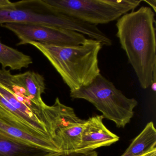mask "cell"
I'll use <instances>...</instances> for the list:
<instances>
[{"label":"cell","mask_w":156,"mask_h":156,"mask_svg":"<svg viewBox=\"0 0 156 156\" xmlns=\"http://www.w3.org/2000/svg\"><path fill=\"white\" fill-rule=\"evenodd\" d=\"M155 23L151 8L142 6L121 16L116 24L117 37L144 89L156 80Z\"/></svg>","instance_id":"1"},{"label":"cell","mask_w":156,"mask_h":156,"mask_svg":"<svg viewBox=\"0 0 156 156\" xmlns=\"http://www.w3.org/2000/svg\"><path fill=\"white\" fill-rule=\"evenodd\" d=\"M29 44L47 58L70 92L88 86L100 74L98 55L103 45L98 41L87 39L83 44L66 47L35 42Z\"/></svg>","instance_id":"2"},{"label":"cell","mask_w":156,"mask_h":156,"mask_svg":"<svg viewBox=\"0 0 156 156\" xmlns=\"http://www.w3.org/2000/svg\"><path fill=\"white\" fill-rule=\"evenodd\" d=\"M10 23L54 27L87 36L93 30V25L55 11L43 0L17 2L0 0V24Z\"/></svg>","instance_id":"3"},{"label":"cell","mask_w":156,"mask_h":156,"mask_svg":"<svg viewBox=\"0 0 156 156\" xmlns=\"http://www.w3.org/2000/svg\"><path fill=\"white\" fill-rule=\"evenodd\" d=\"M70 97L90 102L104 118L113 121L118 128H124L129 123L138 105L136 99L126 97L101 74L88 86L70 92Z\"/></svg>","instance_id":"4"},{"label":"cell","mask_w":156,"mask_h":156,"mask_svg":"<svg viewBox=\"0 0 156 156\" xmlns=\"http://www.w3.org/2000/svg\"><path fill=\"white\" fill-rule=\"evenodd\" d=\"M55 11L88 24H106L134 11L138 0H43Z\"/></svg>","instance_id":"5"},{"label":"cell","mask_w":156,"mask_h":156,"mask_svg":"<svg viewBox=\"0 0 156 156\" xmlns=\"http://www.w3.org/2000/svg\"><path fill=\"white\" fill-rule=\"evenodd\" d=\"M0 94L27 118L51 132L58 112L54 105L41 107L30 98L10 70L0 69Z\"/></svg>","instance_id":"6"},{"label":"cell","mask_w":156,"mask_h":156,"mask_svg":"<svg viewBox=\"0 0 156 156\" xmlns=\"http://www.w3.org/2000/svg\"><path fill=\"white\" fill-rule=\"evenodd\" d=\"M1 26L12 32L19 38L17 45L35 42L61 47L76 46L84 43L87 39L84 35L76 32L43 25L10 23Z\"/></svg>","instance_id":"7"},{"label":"cell","mask_w":156,"mask_h":156,"mask_svg":"<svg viewBox=\"0 0 156 156\" xmlns=\"http://www.w3.org/2000/svg\"><path fill=\"white\" fill-rule=\"evenodd\" d=\"M85 121L76 116L73 108L65 105L55 133V142L60 151H76Z\"/></svg>","instance_id":"8"},{"label":"cell","mask_w":156,"mask_h":156,"mask_svg":"<svg viewBox=\"0 0 156 156\" xmlns=\"http://www.w3.org/2000/svg\"><path fill=\"white\" fill-rule=\"evenodd\" d=\"M103 115H95L86 120L81 141L76 151H92L109 146L118 141L119 137L108 130L103 123Z\"/></svg>","instance_id":"9"},{"label":"cell","mask_w":156,"mask_h":156,"mask_svg":"<svg viewBox=\"0 0 156 156\" xmlns=\"http://www.w3.org/2000/svg\"><path fill=\"white\" fill-rule=\"evenodd\" d=\"M0 120L34 136L53 140L45 128L27 118L0 94Z\"/></svg>","instance_id":"10"},{"label":"cell","mask_w":156,"mask_h":156,"mask_svg":"<svg viewBox=\"0 0 156 156\" xmlns=\"http://www.w3.org/2000/svg\"><path fill=\"white\" fill-rule=\"evenodd\" d=\"M0 134L13 140L43 149L49 152L60 151L52 140L34 136L1 120H0Z\"/></svg>","instance_id":"11"},{"label":"cell","mask_w":156,"mask_h":156,"mask_svg":"<svg viewBox=\"0 0 156 156\" xmlns=\"http://www.w3.org/2000/svg\"><path fill=\"white\" fill-rule=\"evenodd\" d=\"M156 152V129L154 123L147 124L121 156H145Z\"/></svg>","instance_id":"12"},{"label":"cell","mask_w":156,"mask_h":156,"mask_svg":"<svg viewBox=\"0 0 156 156\" xmlns=\"http://www.w3.org/2000/svg\"><path fill=\"white\" fill-rule=\"evenodd\" d=\"M15 76L34 104L41 107L46 106L47 105L42 98L46 88L45 80L42 75L34 72L27 71L15 75Z\"/></svg>","instance_id":"13"},{"label":"cell","mask_w":156,"mask_h":156,"mask_svg":"<svg viewBox=\"0 0 156 156\" xmlns=\"http://www.w3.org/2000/svg\"><path fill=\"white\" fill-rule=\"evenodd\" d=\"M49 151L11 139L0 134V156H41Z\"/></svg>","instance_id":"14"},{"label":"cell","mask_w":156,"mask_h":156,"mask_svg":"<svg viewBox=\"0 0 156 156\" xmlns=\"http://www.w3.org/2000/svg\"><path fill=\"white\" fill-rule=\"evenodd\" d=\"M33 64L31 56L2 43L0 41V64L2 69L9 67L12 70L28 68Z\"/></svg>","instance_id":"15"},{"label":"cell","mask_w":156,"mask_h":156,"mask_svg":"<svg viewBox=\"0 0 156 156\" xmlns=\"http://www.w3.org/2000/svg\"><path fill=\"white\" fill-rule=\"evenodd\" d=\"M41 156H98V153L92 151H60L48 152Z\"/></svg>","instance_id":"16"},{"label":"cell","mask_w":156,"mask_h":156,"mask_svg":"<svg viewBox=\"0 0 156 156\" xmlns=\"http://www.w3.org/2000/svg\"><path fill=\"white\" fill-rule=\"evenodd\" d=\"M145 2H147L148 4L150 5L153 9V10L155 12H156V0H151V1H143Z\"/></svg>","instance_id":"17"},{"label":"cell","mask_w":156,"mask_h":156,"mask_svg":"<svg viewBox=\"0 0 156 156\" xmlns=\"http://www.w3.org/2000/svg\"><path fill=\"white\" fill-rule=\"evenodd\" d=\"M156 80H154L151 83V90L154 92H156Z\"/></svg>","instance_id":"18"},{"label":"cell","mask_w":156,"mask_h":156,"mask_svg":"<svg viewBox=\"0 0 156 156\" xmlns=\"http://www.w3.org/2000/svg\"><path fill=\"white\" fill-rule=\"evenodd\" d=\"M145 156H156V152H153V153H151L149 155H147Z\"/></svg>","instance_id":"19"}]
</instances>
